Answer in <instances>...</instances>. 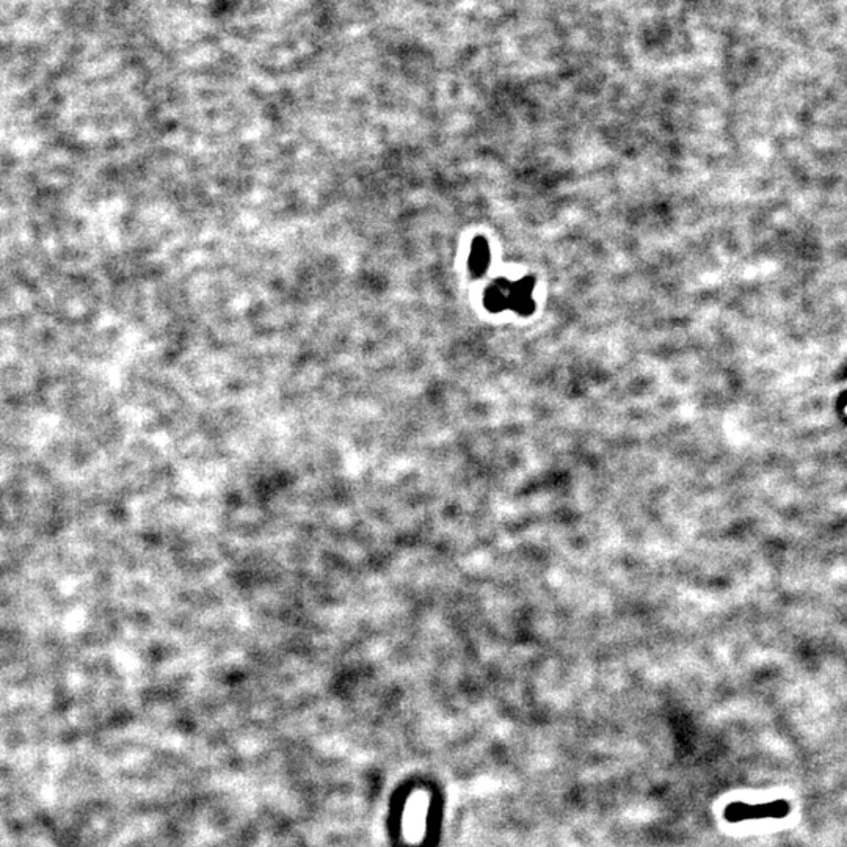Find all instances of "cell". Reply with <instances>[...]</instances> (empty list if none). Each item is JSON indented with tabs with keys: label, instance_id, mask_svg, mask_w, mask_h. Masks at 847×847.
<instances>
[{
	"label": "cell",
	"instance_id": "1",
	"mask_svg": "<svg viewBox=\"0 0 847 847\" xmlns=\"http://www.w3.org/2000/svg\"><path fill=\"white\" fill-rule=\"evenodd\" d=\"M532 289V278H522L521 281L510 284V290H508V308H512L516 313L522 316L531 314L534 311Z\"/></svg>",
	"mask_w": 847,
	"mask_h": 847
},
{
	"label": "cell",
	"instance_id": "3",
	"mask_svg": "<svg viewBox=\"0 0 847 847\" xmlns=\"http://www.w3.org/2000/svg\"><path fill=\"white\" fill-rule=\"evenodd\" d=\"M508 290L510 284L507 281H496L485 292V306L493 313L508 308Z\"/></svg>",
	"mask_w": 847,
	"mask_h": 847
},
{
	"label": "cell",
	"instance_id": "2",
	"mask_svg": "<svg viewBox=\"0 0 847 847\" xmlns=\"http://www.w3.org/2000/svg\"><path fill=\"white\" fill-rule=\"evenodd\" d=\"M489 264V248L484 237H477L473 242L471 255H469V270L474 276H480L485 272Z\"/></svg>",
	"mask_w": 847,
	"mask_h": 847
}]
</instances>
